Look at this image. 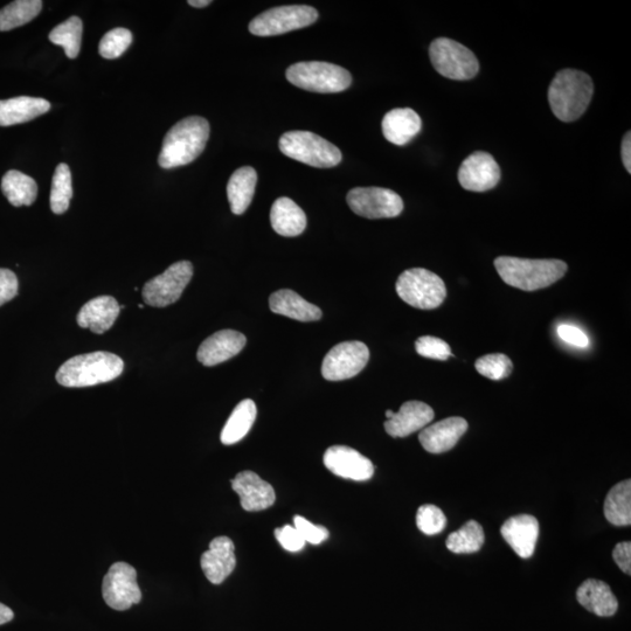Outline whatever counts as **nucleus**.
I'll list each match as a JSON object with an SVG mask.
<instances>
[{
  "label": "nucleus",
  "mask_w": 631,
  "mask_h": 631,
  "mask_svg": "<svg viewBox=\"0 0 631 631\" xmlns=\"http://www.w3.org/2000/svg\"><path fill=\"white\" fill-rule=\"evenodd\" d=\"M210 138V123L200 116L179 121L166 134L158 163L163 169H175L196 161Z\"/></svg>",
  "instance_id": "f257e3e1"
},
{
  "label": "nucleus",
  "mask_w": 631,
  "mask_h": 631,
  "mask_svg": "<svg viewBox=\"0 0 631 631\" xmlns=\"http://www.w3.org/2000/svg\"><path fill=\"white\" fill-rule=\"evenodd\" d=\"M591 76L575 69H563L554 76L549 89L551 110L557 119L573 122L585 114L592 101Z\"/></svg>",
  "instance_id": "f03ea898"
},
{
  "label": "nucleus",
  "mask_w": 631,
  "mask_h": 631,
  "mask_svg": "<svg viewBox=\"0 0 631 631\" xmlns=\"http://www.w3.org/2000/svg\"><path fill=\"white\" fill-rule=\"evenodd\" d=\"M495 267L509 286L524 291H536L552 286L567 273V263L561 260H530L499 256Z\"/></svg>",
  "instance_id": "7ed1b4c3"
},
{
  "label": "nucleus",
  "mask_w": 631,
  "mask_h": 631,
  "mask_svg": "<svg viewBox=\"0 0 631 631\" xmlns=\"http://www.w3.org/2000/svg\"><path fill=\"white\" fill-rule=\"evenodd\" d=\"M123 369V360L114 353H87L67 360L57 372V381L65 387H90L119 378Z\"/></svg>",
  "instance_id": "20e7f679"
},
{
  "label": "nucleus",
  "mask_w": 631,
  "mask_h": 631,
  "mask_svg": "<svg viewBox=\"0 0 631 631\" xmlns=\"http://www.w3.org/2000/svg\"><path fill=\"white\" fill-rule=\"evenodd\" d=\"M284 156L318 169L334 168L342 162V151L336 145L310 131H289L279 143Z\"/></svg>",
  "instance_id": "39448f33"
},
{
  "label": "nucleus",
  "mask_w": 631,
  "mask_h": 631,
  "mask_svg": "<svg viewBox=\"0 0 631 631\" xmlns=\"http://www.w3.org/2000/svg\"><path fill=\"white\" fill-rule=\"evenodd\" d=\"M286 76L294 86L321 94L344 92L352 83L345 68L322 61L298 62L287 69Z\"/></svg>",
  "instance_id": "423d86ee"
},
{
  "label": "nucleus",
  "mask_w": 631,
  "mask_h": 631,
  "mask_svg": "<svg viewBox=\"0 0 631 631\" xmlns=\"http://www.w3.org/2000/svg\"><path fill=\"white\" fill-rule=\"evenodd\" d=\"M395 289L402 301L422 310L439 308L447 297L445 282L424 268L405 270L399 276Z\"/></svg>",
  "instance_id": "0eeeda50"
},
{
  "label": "nucleus",
  "mask_w": 631,
  "mask_h": 631,
  "mask_svg": "<svg viewBox=\"0 0 631 631\" xmlns=\"http://www.w3.org/2000/svg\"><path fill=\"white\" fill-rule=\"evenodd\" d=\"M429 58L436 72L450 80H471L480 71L475 54L452 39H435L429 47Z\"/></svg>",
  "instance_id": "6e6552de"
},
{
  "label": "nucleus",
  "mask_w": 631,
  "mask_h": 631,
  "mask_svg": "<svg viewBox=\"0 0 631 631\" xmlns=\"http://www.w3.org/2000/svg\"><path fill=\"white\" fill-rule=\"evenodd\" d=\"M318 12L308 5H287L270 9L255 17L248 29L254 36L274 37L301 30L316 22Z\"/></svg>",
  "instance_id": "1a4fd4ad"
},
{
  "label": "nucleus",
  "mask_w": 631,
  "mask_h": 631,
  "mask_svg": "<svg viewBox=\"0 0 631 631\" xmlns=\"http://www.w3.org/2000/svg\"><path fill=\"white\" fill-rule=\"evenodd\" d=\"M193 276L190 261H179L161 275L145 284L142 295L145 304L155 308H165L176 303L183 295Z\"/></svg>",
  "instance_id": "9d476101"
},
{
  "label": "nucleus",
  "mask_w": 631,
  "mask_h": 631,
  "mask_svg": "<svg viewBox=\"0 0 631 631\" xmlns=\"http://www.w3.org/2000/svg\"><path fill=\"white\" fill-rule=\"evenodd\" d=\"M346 200L353 213L366 219L395 218L404 211L399 194L383 187H356Z\"/></svg>",
  "instance_id": "9b49d317"
},
{
  "label": "nucleus",
  "mask_w": 631,
  "mask_h": 631,
  "mask_svg": "<svg viewBox=\"0 0 631 631\" xmlns=\"http://www.w3.org/2000/svg\"><path fill=\"white\" fill-rule=\"evenodd\" d=\"M102 595L110 608L128 610L142 600L137 584V572L127 563H116L109 568L103 579Z\"/></svg>",
  "instance_id": "f8f14e48"
},
{
  "label": "nucleus",
  "mask_w": 631,
  "mask_h": 631,
  "mask_svg": "<svg viewBox=\"0 0 631 631\" xmlns=\"http://www.w3.org/2000/svg\"><path fill=\"white\" fill-rule=\"evenodd\" d=\"M369 359L370 350L364 343H339L325 356L322 376L329 381L351 379L365 369Z\"/></svg>",
  "instance_id": "ddd939ff"
},
{
  "label": "nucleus",
  "mask_w": 631,
  "mask_h": 631,
  "mask_svg": "<svg viewBox=\"0 0 631 631\" xmlns=\"http://www.w3.org/2000/svg\"><path fill=\"white\" fill-rule=\"evenodd\" d=\"M501 168L488 152L477 151L464 159L459 170V182L463 189L471 192H487L501 180Z\"/></svg>",
  "instance_id": "4468645a"
},
{
  "label": "nucleus",
  "mask_w": 631,
  "mask_h": 631,
  "mask_svg": "<svg viewBox=\"0 0 631 631\" xmlns=\"http://www.w3.org/2000/svg\"><path fill=\"white\" fill-rule=\"evenodd\" d=\"M323 461L332 474L345 480L365 482L371 480L374 474L373 463L350 447H330L325 452Z\"/></svg>",
  "instance_id": "2eb2a0df"
},
{
  "label": "nucleus",
  "mask_w": 631,
  "mask_h": 631,
  "mask_svg": "<svg viewBox=\"0 0 631 631\" xmlns=\"http://www.w3.org/2000/svg\"><path fill=\"white\" fill-rule=\"evenodd\" d=\"M232 488L239 495L242 508L248 512L267 510L276 501L272 485L253 471H242L235 476Z\"/></svg>",
  "instance_id": "dca6fc26"
},
{
  "label": "nucleus",
  "mask_w": 631,
  "mask_h": 631,
  "mask_svg": "<svg viewBox=\"0 0 631 631\" xmlns=\"http://www.w3.org/2000/svg\"><path fill=\"white\" fill-rule=\"evenodd\" d=\"M235 547L228 537H218L213 539L208 549L200 559L201 570L208 581L213 585H220L230 577L235 566Z\"/></svg>",
  "instance_id": "f3484780"
},
{
  "label": "nucleus",
  "mask_w": 631,
  "mask_h": 631,
  "mask_svg": "<svg viewBox=\"0 0 631 631\" xmlns=\"http://www.w3.org/2000/svg\"><path fill=\"white\" fill-rule=\"evenodd\" d=\"M468 422L460 416H452L422 429L419 435L421 446L431 454L449 452L468 431Z\"/></svg>",
  "instance_id": "a211bd4d"
},
{
  "label": "nucleus",
  "mask_w": 631,
  "mask_h": 631,
  "mask_svg": "<svg viewBox=\"0 0 631 631\" xmlns=\"http://www.w3.org/2000/svg\"><path fill=\"white\" fill-rule=\"evenodd\" d=\"M246 343L247 339L241 332L219 331L201 343L197 358L204 366H216L239 355Z\"/></svg>",
  "instance_id": "6ab92c4d"
},
{
  "label": "nucleus",
  "mask_w": 631,
  "mask_h": 631,
  "mask_svg": "<svg viewBox=\"0 0 631 631\" xmlns=\"http://www.w3.org/2000/svg\"><path fill=\"white\" fill-rule=\"evenodd\" d=\"M431 406L421 401H407L398 413L385 422V429L392 438H407V436L426 428L434 419Z\"/></svg>",
  "instance_id": "aec40b11"
},
{
  "label": "nucleus",
  "mask_w": 631,
  "mask_h": 631,
  "mask_svg": "<svg viewBox=\"0 0 631 631\" xmlns=\"http://www.w3.org/2000/svg\"><path fill=\"white\" fill-rule=\"evenodd\" d=\"M501 533L518 557L529 559L536 550L539 522L536 517L530 515L512 517L503 524Z\"/></svg>",
  "instance_id": "412c9836"
},
{
  "label": "nucleus",
  "mask_w": 631,
  "mask_h": 631,
  "mask_svg": "<svg viewBox=\"0 0 631 631\" xmlns=\"http://www.w3.org/2000/svg\"><path fill=\"white\" fill-rule=\"evenodd\" d=\"M121 307L112 296H100L83 305L78 315V324L94 334L102 335L112 329Z\"/></svg>",
  "instance_id": "4be33fe9"
},
{
  "label": "nucleus",
  "mask_w": 631,
  "mask_h": 631,
  "mask_svg": "<svg viewBox=\"0 0 631 631\" xmlns=\"http://www.w3.org/2000/svg\"><path fill=\"white\" fill-rule=\"evenodd\" d=\"M381 128L388 142L404 147L420 134L422 121L413 109L397 108L384 116Z\"/></svg>",
  "instance_id": "5701e85b"
},
{
  "label": "nucleus",
  "mask_w": 631,
  "mask_h": 631,
  "mask_svg": "<svg viewBox=\"0 0 631 631\" xmlns=\"http://www.w3.org/2000/svg\"><path fill=\"white\" fill-rule=\"evenodd\" d=\"M51 110V103L40 97L19 96L0 100V127L30 122Z\"/></svg>",
  "instance_id": "b1692460"
},
{
  "label": "nucleus",
  "mask_w": 631,
  "mask_h": 631,
  "mask_svg": "<svg viewBox=\"0 0 631 631\" xmlns=\"http://www.w3.org/2000/svg\"><path fill=\"white\" fill-rule=\"evenodd\" d=\"M269 307L274 314L293 318L300 322H316L322 318V310L304 300L293 290L276 291L269 298Z\"/></svg>",
  "instance_id": "393cba45"
},
{
  "label": "nucleus",
  "mask_w": 631,
  "mask_h": 631,
  "mask_svg": "<svg viewBox=\"0 0 631 631\" xmlns=\"http://www.w3.org/2000/svg\"><path fill=\"white\" fill-rule=\"evenodd\" d=\"M578 602L582 607L601 617L613 616L619 609V601L606 582L588 579L578 588Z\"/></svg>",
  "instance_id": "a878e982"
},
{
  "label": "nucleus",
  "mask_w": 631,
  "mask_h": 631,
  "mask_svg": "<svg viewBox=\"0 0 631 631\" xmlns=\"http://www.w3.org/2000/svg\"><path fill=\"white\" fill-rule=\"evenodd\" d=\"M270 223L277 234L293 238L304 232L307 227V216L294 200L282 197L276 199L273 204Z\"/></svg>",
  "instance_id": "bb28decb"
},
{
  "label": "nucleus",
  "mask_w": 631,
  "mask_h": 631,
  "mask_svg": "<svg viewBox=\"0 0 631 631\" xmlns=\"http://www.w3.org/2000/svg\"><path fill=\"white\" fill-rule=\"evenodd\" d=\"M258 183V173L251 166H244L235 171L227 184V197L231 210L237 216L247 211Z\"/></svg>",
  "instance_id": "cd10ccee"
},
{
  "label": "nucleus",
  "mask_w": 631,
  "mask_h": 631,
  "mask_svg": "<svg viewBox=\"0 0 631 631\" xmlns=\"http://www.w3.org/2000/svg\"><path fill=\"white\" fill-rule=\"evenodd\" d=\"M258 409H256L255 402L251 399L241 401L240 404L234 408L230 419L227 420L226 425L221 432V442L225 446H232L238 443L251 431Z\"/></svg>",
  "instance_id": "c85d7f7f"
},
{
  "label": "nucleus",
  "mask_w": 631,
  "mask_h": 631,
  "mask_svg": "<svg viewBox=\"0 0 631 631\" xmlns=\"http://www.w3.org/2000/svg\"><path fill=\"white\" fill-rule=\"evenodd\" d=\"M2 191L10 204L15 207L31 206L38 197L36 180L17 170L5 173L2 179Z\"/></svg>",
  "instance_id": "c756f323"
},
{
  "label": "nucleus",
  "mask_w": 631,
  "mask_h": 631,
  "mask_svg": "<svg viewBox=\"0 0 631 631\" xmlns=\"http://www.w3.org/2000/svg\"><path fill=\"white\" fill-rule=\"evenodd\" d=\"M605 517L616 526L631 524V481H623L614 485L608 492L605 501Z\"/></svg>",
  "instance_id": "7c9ffc66"
},
{
  "label": "nucleus",
  "mask_w": 631,
  "mask_h": 631,
  "mask_svg": "<svg viewBox=\"0 0 631 631\" xmlns=\"http://www.w3.org/2000/svg\"><path fill=\"white\" fill-rule=\"evenodd\" d=\"M43 10L40 0H17L0 10V32H8L24 26L37 18Z\"/></svg>",
  "instance_id": "2f4dec72"
},
{
  "label": "nucleus",
  "mask_w": 631,
  "mask_h": 631,
  "mask_svg": "<svg viewBox=\"0 0 631 631\" xmlns=\"http://www.w3.org/2000/svg\"><path fill=\"white\" fill-rule=\"evenodd\" d=\"M485 542L484 530L476 520H469L447 539V549L456 554L476 553Z\"/></svg>",
  "instance_id": "473e14b6"
},
{
  "label": "nucleus",
  "mask_w": 631,
  "mask_h": 631,
  "mask_svg": "<svg viewBox=\"0 0 631 631\" xmlns=\"http://www.w3.org/2000/svg\"><path fill=\"white\" fill-rule=\"evenodd\" d=\"M82 32V20L74 16L54 27L50 33V40L54 45L64 48L67 58L75 59L81 50Z\"/></svg>",
  "instance_id": "72a5a7b5"
},
{
  "label": "nucleus",
  "mask_w": 631,
  "mask_h": 631,
  "mask_svg": "<svg viewBox=\"0 0 631 631\" xmlns=\"http://www.w3.org/2000/svg\"><path fill=\"white\" fill-rule=\"evenodd\" d=\"M73 198L72 173L69 166L61 163L55 169L52 189L51 208L55 214H64Z\"/></svg>",
  "instance_id": "f704fd0d"
},
{
  "label": "nucleus",
  "mask_w": 631,
  "mask_h": 631,
  "mask_svg": "<svg viewBox=\"0 0 631 631\" xmlns=\"http://www.w3.org/2000/svg\"><path fill=\"white\" fill-rule=\"evenodd\" d=\"M133 43V33L127 29H114L104 34L99 46V52L102 58L114 60L120 58Z\"/></svg>",
  "instance_id": "c9c22d12"
},
{
  "label": "nucleus",
  "mask_w": 631,
  "mask_h": 631,
  "mask_svg": "<svg viewBox=\"0 0 631 631\" xmlns=\"http://www.w3.org/2000/svg\"><path fill=\"white\" fill-rule=\"evenodd\" d=\"M478 373L491 380H503L510 376L513 365L511 359L503 353H492L476 360Z\"/></svg>",
  "instance_id": "e433bc0d"
},
{
  "label": "nucleus",
  "mask_w": 631,
  "mask_h": 631,
  "mask_svg": "<svg viewBox=\"0 0 631 631\" xmlns=\"http://www.w3.org/2000/svg\"><path fill=\"white\" fill-rule=\"evenodd\" d=\"M416 525L425 535L435 536L446 529L447 518L438 506L425 504L416 513Z\"/></svg>",
  "instance_id": "4c0bfd02"
},
{
  "label": "nucleus",
  "mask_w": 631,
  "mask_h": 631,
  "mask_svg": "<svg viewBox=\"0 0 631 631\" xmlns=\"http://www.w3.org/2000/svg\"><path fill=\"white\" fill-rule=\"evenodd\" d=\"M415 350L421 357L442 360V362L453 356L448 343L432 336L420 337L415 343Z\"/></svg>",
  "instance_id": "58836bf2"
},
{
  "label": "nucleus",
  "mask_w": 631,
  "mask_h": 631,
  "mask_svg": "<svg viewBox=\"0 0 631 631\" xmlns=\"http://www.w3.org/2000/svg\"><path fill=\"white\" fill-rule=\"evenodd\" d=\"M294 528L301 533L305 543L320 545L329 538V531L323 526L314 525L309 520L296 516L294 517Z\"/></svg>",
  "instance_id": "ea45409f"
},
{
  "label": "nucleus",
  "mask_w": 631,
  "mask_h": 631,
  "mask_svg": "<svg viewBox=\"0 0 631 631\" xmlns=\"http://www.w3.org/2000/svg\"><path fill=\"white\" fill-rule=\"evenodd\" d=\"M277 542L281 544L284 550L289 552H300L305 546V540L294 526L286 525L281 529L275 530Z\"/></svg>",
  "instance_id": "a19ab883"
},
{
  "label": "nucleus",
  "mask_w": 631,
  "mask_h": 631,
  "mask_svg": "<svg viewBox=\"0 0 631 631\" xmlns=\"http://www.w3.org/2000/svg\"><path fill=\"white\" fill-rule=\"evenodd\" d=\"M19 282L15 273L0 268V307L10 302L18 294Z\"/></svg>",
  "instance_id": "79ce46f5"
},
{
  "label": "nucleus",
  "mask_w": 631,
  "mask_h": 631,
  "mask_svg": "<svg viewBox=\"0 0 631 631\" xmlns=\"http://www.w3.org/2000/svg\"><path fill=\"white\" fill-rule=\"evenodd\" d=\"M558 335L567 344L577 346V348H587L589 339L584 331L570 324H561L558 328Z\"/></svg>",
  "instance_id": "37998d69"
},
{
  "label": "nucleus",
  "mask_w": 631,
  "mask_h": 631,
  "mask_svg": "<svg viewBox=\"0 0 631 631\" xmlns=\"http://www.w3.org/2000/svg\"><path fill=\"white\" fill-rule=\"evenodd\" d=\"M613 559L615 564L619 566L622 572L631 574V543L622 542L615 546L613 551Z\"/></svg>",
  "instance_id": "c03bdc74"
},
{
  "label": "nucleus",
  "mask_w": 631,
  "mask_h": 631,
  "mask_svg": "<svg viewBox=\"0 0 631 631\" xmlns=\"http://www.w3.org/2000/svg\"><path fill=\"white\" fill-rule=\"evenodd\" d=\"M621 156L624 168L630 173L631 172V134L630 131L623 137L622 147H621Z\"/></svg>",
  "instance_id": "a18cd8bd"
},
{
  "label": "nucleus",
  "mask_w": 631,
  "mask_h": 631,
  "mask_svg": "<svg viewBox=\"0 0 631 631\" xmlns=\"http://www.w3.org/2000/svg\"><path fill=\"white\" fill-rule=\"evenodd\" d=\"M15 614H13L12 610L8 607L0 603V626L5 623H9L13 620Z\"/></svg>",
  "instance_id": "49530a36"
},
{
  "label": "nucleus",
  "mask_w": 631,
  "mask_h": 631,
  "mask_svg": "<svg viewBox=\"0 0 631 631\" xmlns=\"http://www.w3.org/2000/svg\"><path fill=\"white\" fill-rule=\"evenodd\" d=\"M212 4L211 0H190L189 5L193 6V8H206V6Z\"/></svg>",
  "instance_id": "de8ad7c7"
},
{
  "label": "nucleus",
  "mask_w": 631,
  "mask_h": 631,
  "mask_svg": "<svg viewBox=\"0 0 631 631\" xmlns=\"http://www.w3.org/2000/svg\"><path fill=\"white\" fill-rule=\"evenodd\" d=\"M393 415H394V412L391 411V409H388V411H386V418H387V420L391 419Z\"/></svg>",
  "instance_id": "09e8293b"
}]
</instances>
